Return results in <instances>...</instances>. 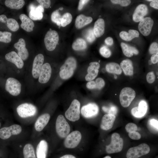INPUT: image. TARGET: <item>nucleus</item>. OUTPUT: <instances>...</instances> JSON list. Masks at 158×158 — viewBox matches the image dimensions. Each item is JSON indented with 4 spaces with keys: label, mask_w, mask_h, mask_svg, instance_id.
<instances>
[{
    "label": "nucleus",
    "mask_w": 158,
    "mask_h": 158,
    "mask_svg": "<svg viewBox=\"0 0 158 158\" xmlns=\"http://www.w3.org/2000/svg\"><path fill=\"white\" fill-rule=\"evenodd\" d=\"M76 66L75 59L72 57L68 58L60 68V77L65 80L70 78L73 75Z\"/></svg>",
    "instance_id": "nucleus-1"
},
{
    "label": "nucleus",
    "mask_w": 158,
    "mask_h": 158,
    "mask_svg": "<svg viewBox=\"0 0 158 158\" xmlns=\"http://www.w3.org/2000/svg\"><path fill=\"white\" fill-rule=\"evenodd\" d=\"M150 151L149 146L142 143L136 147L129 148L126 152V158H140L148 154Z\"/></svg>",
    "instance_id": "nucleus-2"
},
{
    "label": "nucleus",
    "mask_w": 158,
    "mask_h": 158,
    "mask_svg": "<svg viewBox=\"0 0 158 158\" xmlns=\"http://www.w3.org/2000/svg\"><path fill=\"white\" fill-rule=\"evenodd\" d=\"M123 145L122 138L118 133H114L112 135L110 143L106 146V152L109 154L119 152L122 151Z\"/></svg>",
    "instance_id": "nucleus-3"
},
{
    "label": "nucleus",
    "mask_w": 158,
    "mask_h": 158,
    "mask_svg": "<svg viewBox=\"0 0 158 158\" xmlns=\"http://www.w3.org/2000/svg\"><path fill=\"white\" fill-rule=\"evenodd\" d=\"M56 132L59 136L64 138L69 134L70 126L63 116L60 115L58 116L56 122Z\"/></svg>",
    "instance_id": "nucleus-4"
},
{
    "label": "nucleus",
    "mask_w": 158,
    "mask_h": 158,
    "mask_svg": "<svg viewBox=\"0 0 158 158\" xmlns=\"http://www.w3.org/2000/svg\"><path fill=\"white\" fill-rule=\"evenodd\" d=\"M80 102L76 99L73 100L65 112L66 117L71 121L78 120L80 118Z\"/></svg>",
    "instance_id": "nucleus-5"
},
{
    "label": "nucleus",
    "mask_w": 158,
    "mask_h": 158,
    "mask_svg": "<svg viewBox=\"0 0 158 158\" xmlns=\"http://www.w3.org/2000/svg\"><path fill=\"white\" fill-rule=\"evenodd\" d=\"M59 39L57 32L51 29L46 34L44 38V42L47 49L49 51L54 50L57 44Z\"/></svg>",
    "instance_id": "nucleus-6"
},
{
    "label": "nucleus",
    "mask_w": 158,
    "mask_h": 158,
    "mask_svg": "<svg viewBox=\"0 0 158 158\" xmlns=\"http://www.w3.org/2000/svg\"><path fill=\"white\" fill-rule=\"evenodd\" d=\"M135 92L131 88L125 87L121 90L119 99L121 105L124 107H128L134 99Z\"/></svg>",
    "instance_id": "nucleus-7"
},
{
    "label": "nucleus",
    "mask_w": 158,
    "mask_h": 158,
    "mask_svg": "<svg viewBox=\"0 0 158 158\" xmlns=\"http://www.w3.org/2000/svg\"><path fill=\"white\" fill-rule=\"evenodd\" d=\"M21 85L16 78L10 77L6 80L5 88L6 91L12 96L18 95L21 91Z\"/></svg>",
    "instance_id": "nucleus-8"
},
{
    "label": "nucleus",
    "mask_w": 158,
    "mask_h": 158,
    "mask_svg": "<svg viewBox=\"0 0 158 158\" xmlns=\"http://www.w3.org/2000/svg\"><path fill=\"white\" fill-rule=\"evenodd\" d=\"M81 138V134L79 131H73L66 136L64 142V146L67 148H74L79 144Z\"/></svg>",
    "instance_id": "nucleus-9"
},
{
    "label": "nucleus",
    "mask_w": 158,
    "mask_h": 158,
    "mask_svg": "<svg viewBox=\"0 0 158 158\" xmlns=\"http://www.w3.org/2000/svg\"><path fill=\"white\" fill-rule=\"evenodd\" d=\"M16 111L20 116L24 118L34 116L36 113L37 109L32 104L24 103L19 105Z\"/></svg>",
    "instance_id": "nucleus-10"
},
{
    "label": "nucleus",
    "mask_w": 158,
    "mask_h": 158,
    "mask_svg": "<svg viewBox=\"0 0 158 158\" xmlns=\"http://www.w3.org/2000/svg\"><path fill=\"white\" fill-rule=\"evenodd\" d=\"M22 130L21 127L18 124L4 127L0 129V138L3 140L7 139L12 135L19 134Z\"/></svg>",
    "instance_id": "nucleus-11"
},
{
    "label": "nucleus",
    "mask_w": 158,
    "mask_h": 158,
    "mask_svg": "<svg viewBox=\"0 0 158 158\" xmlns=\"http://www.w3.org/2000/svg\"><path fill=\"white\" fill-rule=\"evenodd\" d=\"M153 24L154 21L150 17H146L140 21L138 29L144 36H148L151 32Z\"/></svg>",
    "instance_id": "nucleus-12"
},
{
    "label": "nucleus",
    "mask_w": 158,
    "mask_h": 158,
    "mask_svg": "<svg viewBox=\"0 0 158 158\" xmlns=\"http://www.w3.org/2000/svg\"><path fill=\"white\" fill-rule=\"evenodd\" d=\"M99 111L98 107L96 104L90 103L82 107L81 113L84 117L90 118L96 116Z\"/></svg>",
    "instance_id": "nucleus-13"
},
{
    "label": "nucleus",
    "mask_w": 158,
    "mask_h": 158,
    "mask_svg": "<svg viewBox=\"0 0 158 158\" xmlns=\"http://www.w3.org/2000/svg\"><path fill=\"white\" fill-rule=\"evenodd\" d=\"M44 59L43 55L39 54L35 56L34 59L32 73L33 77L35 79L39 78L41 68L43 65Z\"/></svg>",
    "instance_id": "nucleus-14"
},
{
    "label": "nucleus",
    "mask_w": 158,
    "mask_h": 158,
    "mask_svg": "<svg viewBox=\"0 0 158 158\" xmlns=\"http://www.w3.org/2000/svg\"><path fill=\"white\" fill-rule=\"evenodd\" d=\"M51 73V68L48 63L43 64L40 73L38 81L41 83H45L49 80Z\"/></svg>",
    "instance_id": "nucleus-15"
},
{
    "label": "nucleus",
    "mask_w": 158,
    "mask_h": 158,
    "mask_svg": "<svg viewBox=\"0 0 158 158\" xmlns=\"http://www.w3.org/2000/svg\"><path fill=\"white\" fill-rule=\"evenodd\" d=\"M14 47L17 49V54L23 61L25 60L28 58L29 52L26 47L25 42L23 39H19L18 42L14 44Z\"/></svg>",
    "instance_id": "nucleus-16"
},
{
    "label": "nucleus",
    "mask_w": 158,
    "mask_h": 158,
    "mask_svg": "<svg viewBox=\"0 0 158 158\" xmlns=\"http://www.w3.org/2000/svg\"><path fill=\"white\" fill-rule=\"evenodd\" d=\"M30 11L29 16L30 18L32 20H41L43 17V13L44 12V8L40 5L36 6L31 4L29 6Z\"/></svg>",
    "instance_id": "nucleus-17"
},
{
    "label": "nucleus",
    "mask_w": 158,
    "mask_h": 158,
    "mask_svg": "<svg viewBox=\"0 0 158 158\" xmlns=\"http://www.w3.org/2000/svg\"><path fill=\"white\" fill-rule=\"evenodd\" d=\"M148 8L146 5L141 4L137 6L133 16V20L135 22L140 21L147 13Z\"/></svg>",
    "instance_id": "nucleus-18"
},
{
    "label": "nucleus",
    "mask_w": 158,
    "mask_h": 158,
    "mask_svg": "<svg viewBox=\"0 0 158 158\" xmlns=\"http://www.w3.org/2000/svg\"><path fill=\"white\" fill-rule=\"evenodd\" d=\"M7 61L14 64L19 69L23 68L24 63L23 60L15 51H13L7 53L5 56Z\"/></svg>",
    "instance_id": "nucleus-19"
},
{
    "label": "nucleus",
    "mask_w": 158,
    "mask_h": 158,
    "mask_svg": "<svg viewBox=\"0 0 158 158\" xmlns=\"http://www.w3.org/2000/svg\"><path fill=\"white\" fill-rule=\"evenodd\" d=\"M87 69L88 73L86 75L85 79L86 81H90L94 79L97 75L100 67L99 63L97 62H92L90 63Z\"/></svg>",
    "instance_id": "nucleus-20"
},
{
    "label": "nucleus",
    "mask_w": 158,
    "mask_h": 158,
    "mask_svg": "<svg viewBox=\"0 0 158 158\" xmlns=\"http://www.w3.org/2000/svg\"><path fill=\"white\" fill-rule=\"evenodd\" d=\"M147 109V105L146 102L142 100L140 102L138 107L133 108L131 110L132 114L137 118H140L144 116L146 113Z\"/></svg>",
    "instance_id": "nucleus-21"
},
{
    "label": "nucleus",
    "mask_w": 158,
    "mask_h": 158,
    "mask_svg": "<svg viewBox=\"0 0 158 158\" xmlns=\"http://www.w3.org/2000/svg\"><path fill=\"white\" fill-rule=\"evenodd\" d=\"M116 119L115 115L107 114L104 115L102 117L100 124V127L104 130H108L111 128L113 126Z\"/></svg>",
    "instance_id": "nucleus-22"
},
{
    "label": "nucleus",
    "mask_w": 158,
    "mask_h": 158,
    "mask_svg": "<svg viewBox=\"0 0 158 158\" xmlns=\"http://www.w3.org/2000/svg\"><path fill=\"white\" fill-rule=\"evenodd\" d=\"M22 23L20 25L21 28L27 32L32 31L35 26V24L32 20L26 15L22 14L19 16Z\"/></svg>",
    "instance_id": "nucleus-23"
},
{
    "label": "nucleus",
    "mask_w": 158,
    "mask_h": 158,
    "mask_svg": "<svg viewBox=\"0 0 158 158\" xmlns=\"http://www.w3.org/2000/svg\"><path fill=\"white\" fill-rule=\"evenodd\" d=\"M50 115L48 113H45L40 116L37 119L35 124V128L37 131H42L49 122Z\"/></svg>",
    "instance_id": "nucleus-24"
},
{
    "label": "nucleus",
    "mask_w": 158,
    "mask_h": 158,
    "mask_svg": "<svg viewBox=\"0 0 158 158\" xmlns=\"http://www.w3.org/2000/svg\"><path fill=\"white\" fill-rule=\"evenodd\" d=\"M48 149L47 142L42 140L38 144L36 148L37 158H46Z\"/></svg>",
    "instance_id": "nucleus-25"
},
{
    "label": "nucleus",
    "mask_w": 158,
    "mask_h": 158,
    "mask_svg": "<svg viewBox=\"0 0 158 158\" xmlns=\"http://www.w3.org/2000/svg\"><path fill=\"white\" fill-rule=\"evenodd\" d=\"M93 30L97 37H99L103 35L105 31V22L103 19L99 18L97 20L95 23Z\"/></svg>",
    "instance_id": "nucleus-26"
},
{
    "label": "nucleus",
    "mask_w": 158,
    "mask_h": 158,
    "mask_svg": "<svg viewBox=\"0 0 158 158\" xmlns=\"http://www.w3.org/2000/svg\"><path fill=\"white\" fill-rule=\"evenodd\" d=\"M92 21L91 17L86 16L83 14H80L76 18L75 25L76 28L80 29L90 23Z\"/></svg>",
    "instance_id": "nucleus-27"
},
{
    "label": "nucleus",
    "mask_w": 158,
    "mask_h": 158,
    "mask_svg": "<svg viewBox=\"0 0 158 158\" xmlns=\"http://www.w3.org/2000/svg\"><path fill=\"white\" fill-rule=\"evenodd\" d=\"M120 66L126 75H133V66L132 63L130 60L127 59L122 61L120 63Z\"/></svg>",
    "instance_id": "nucleus-28"
},
{
    "label": "nucleus",
    "mask_w": 158,
    "mask_h": 158,
    "mask_svg": "<svg viewBox=\"0 0 158 158\" xmlns=\"http://www.w3.org/2000/svg\"><path fill=\"white\" fill-rule=\"evenodd\" d=\"M139 33L134 30H129L128 33L125 31H122L119 33L120 37L123 40L126 41H130L134 38L139 37Z\"/></svg>",
    "instance_id": "nucleus-29"
},
{
    "label": "nucleus",
    "mask_w": 158,
    "mask_h": 158,
    "mask_svg": "<svg viewBox=\"0 0 158 158\" xmlns=\"http://www.w3.org/2000/svg\"><path fill=\"white\" fill-rule=\"evenodd\" d=\"M25 4V2L23 0H6L5 1V6L12 9H20Z\"/></svg>",
    "instance_id": "nucleus-30"
},
{
    "label": "nucleus",
    "mask_w": 158,
    "mask_h": 158,
    "mask_svg": "<svg viewBox=\"0 0 158 158\" xmlns=\"http://www.w3.org/2000/svg\"><path fill=\"white\" fill-rule=\"evenodd\" d=\"M107 71L109 73L120 75L122 73V70L119 65L116 63L111 62L107 64L106 66Z\"/></svg>",
    "instance_id": "nucleus-31"
},
{
    "label": "nucleus",
    "mask_w": 158,
    "mask_h": 158,
    "mask_svg": "<svg viewBox=\"0 0 158 158\" xmlns=\"http://www.w3.org/2000/svg\"><path fill=\"white\" fill-rule=\"evenodd\" d=\"M23 152L24 158H36L34 147L30 144L25 145Z\"/></svg>",
    "instance_id": "nucleus-32"
},
{
    "label": "nucleus",
    "mask_w": 158,
    "mask_h": 158,
    "mask_svg": "<svg viewBox=\"0 0 158 158\" xmlns=\"http://www.w3.org/2000/svg\"><path fill=\"white\" fill-rule=\"evenodd\" d=\"M87 47L86 42L84 39L81 38H78L76 39L72 45L73 49L76 51L84 49Z\"/></svg>",
    "instance_id": "nucleus-33"
},
{
    "label": "nucleus",
    "mask_w": 158,
    "mask_h": 158,
    "mask_svg": "<svg viewBox=\"0 0 158 158\" xmlns=\"http://www.w3.org/2000/svg\"><path fill=\"white\" fill-rule=\"evenodd\" d=\"M6 23L7 27L11 31L15 32L19 29V26L18 23L13 18H8Z\"/></svg>",
    "instance_id": "nucleus-34"
},
{
    "label": "nucleus",
    "mask_w": 158,
    "mask_h": 158,
    "mask_svg": "<svg viewBox=\"0 0 158 158\" xmlns=\"http://www.w3.org/2000/svg\"><path fill=\"white\" fill-rule=\"evenodd\" d=\"M72 20V16L71 14L69 13H64L62 16L60 24L63 27L66 26L71 22Z\"/></svg>",
    "instance_id": "nucleus-35"
},
{
    "label": "nucleus",
    "mask_w": 158,
    "mask_h": 158,
    "mask_svg": "<svg viewBox=\"0 0 158 158\" xmlns=\"http://www.w3.org/2000/svg\"><path fill=\"white\" fill-rule=\"evenodd\" d=\"M11 32L7 31H0V42L5 43H9L11 40Z\"/></svg>",
    "instance_id": "nucleus-36"
},
{
    "label": "nucleus",
    "mask_w": 158,
    "mask_h": 158,
    "mask_svg": "<svg viewBox=\"0 0 158 158\" xmlns=\"http://www.w3.org/2000/svg\"><path fill=\"white\" fill-rule=\"evenodd\" d=\"M84 37L86 40L90 43L93 42L96 39L93 30L92 28H90L86 30L84 33Z\"/></svg>",
    "instance_id": "nucleus-37"
},
{
    "label": "nucleus",
    "mask_w": 158,
    "mask_h": 158,
    "mask_svg": "<svg viewBox=\"0 0 158 158\" xmlns=\"http://www.w3.org/2000/svg\"><path fill=\"white\" fill-rule=\"evenodd\" d=\"M62 16L59 13L58 10L54 11L52 13L51 16V20L54 23H56L57 25H61L60 22Z\"/></svg>",
    "instance_id": "nucleus-38"
},
{
    "label": "nucleus",
    "mask_w": 158,
    "mask_h": 158,
    "mask_svg": "<svg viewBox=\"0 0 158 158\" xmlns=\"http://www.w3.org/2000/svg\"><path fill=\"white\" fill-rule=\"evenodd\" d=\"M121 45L123 53L126 56L130 57L133 55V53L130 50V46L123 42L121 43Z\"/></svg>",
    "instance_id": "nucleus-39"
},
{
    "label": "nucleus",
    "mask_w": 158,
    "mask_h": 158,
    "mask_svg": "<svg viewBox=\"0 0 158 158\" xmlns=\"http://www.w3.org/2000/svg\"><path fill=\"white\" fill-rule=\"evenodd\" d=\"M99 52L102 56L105 58L109 57L111 54L110 50L105 46H103L100 49Z\"/></svg>",
    "instance_id": "nucleus-40"
},
{
    "label": "nucleus",
    "mask_w": 158,
    "mask_h": 158,
    "mask_svg": "<svg viewBox=\"0 0 158 158\" xmlns=\"http://www.w3.org/2000/svg\"><path fill=\"white\" fill-rule=\"evenodd\" d=\"M111 1L114 4H120L122 6H126L131 3L129 0H111Z\"/></svg>",
    "instance_id": "nucleus-41"
},
{
    "label": "nucleus",
    "mask_w": 158,
    "mask_h": 158,
    "mask_svg": "<svg viewBox=\"0 0 158 158\" xmlns=\"http://www.w3.org/2000/svg\"><path fill=\"white\" fill-rule=\"evenodd\" d=\"M125 128L126 131L130 133L133 131H136L137 130L138 127L137 125L133 123H129L126 126Z\"/></svg>",
    "instance_id": "nucleus-42"
},
{
    "label": "nucleus",
    "mask_w": 158,
    "mask_h": 158,
    "mask_svg": "<svg viewBox=\"0 0 158 158\" xmlns=\"http://www.w3.org/2000/svg\"><path fill=\"white\" fill-rule=\"evenodd\" d=\"M151 54H156L158 51V44L156 42H154L151 44L149 49Z\"/></svg>",
    "instance_id": "nucleus-43"
},
{
    "label": "nucleus",
    "mask_w": 158,
    "mask_h": 158,
    "mask_svg": "<svg viewBox=\"0 0 158 158\" xmlns=\"http://www.w3.org/2000/svg\"><path fill=\"white\" fill-rule=\"evenodd\" d=\"M96 88L101 89L103 88L105 85V82L104 80L100 78H97L95 82Z\"/></svg>",
    "instance_id": "nucleus-44"
},
{
    "label": "nucleus",
    "mask_w": 158,
    "mask_h": 158,
    "mask_svg": "<svg viewBox=\"0 0 158 158\" xmlns=\"http://www.w3.org/2000/svg\"><path fill=\"white\" fill-rule=\"evenodd\" d=\"M128 135L131 139L135 140H139L141 137V135L136 131L129 133Z\"/></svg>",
    "instance_id": "nucleus-45"
},
{
    "label": "nucleus",
    "mask_w": 158,
    "mask_h": 158,
    "mask_svg": "<svg viewBox=\"0 0 158 158\" xmlns=\"http://www.w3.org/2000/svg\"><path fill=\"white\" fill-rule=\"evenodd\" d=\"M37 1L44 8H48L51 5V1L49 0H37Z\"/></svg>",
    "instance_id": "nucleus-46"
},
{
    "label": "nucleus",
    "mask_w": 158,
    "mask_h": 158,
    "mask_svg": "<svg viewBox=\"0 0 158 158\" xmlns=\"http://www.w3.org/2000/svg\"><path fill=\"white\" fill-rule=\"evenodd\" d=\"M146 79L149 83H153L155 80V76L154 73L152 72H149L147 75Z\"/></svg>",
    "instance_id": "nucleus-47"
},
{
    "label": "nucleus",
    "mask_w": 158,
    "mask_h": 158,
    "mask_svg": "<svg viewBox=\"0 0 158 158\" xmlns=\"http://www.w3.org/2000/svg\"><path fill=\"white\" fill-rule=\"evenodd\" d=\"M149 124L150 126L154 129L158 131V121L154 119H152L150 120Z\"/></svg>",
    "instance_id": "nucleus-48"
},
{
    "label": "nucleus",
    "mask_w": 158,
    "mask_h": 158,
    "mask_svg": "<svg viewBox=\"0 0 158 158\" xmlns=\"http://www.w3.org/2000/svg\"><path fill=\"white\" fill-rule=\"evenodd\" d=\"M108 114H113L115 115L117 112V107L114 106L112 105L110 107H108Z\"/></svg>",
    "instance_id": "nucleus-49"
},
{
    "label": "nucleus",
    "mask_w": 158,
    "mask_h": 158,
    "mask_svg": "<svg viewBox=\"0 0 158 158\" xmlns=\"http://www.w3.org/2000/svg\"><path fill=\"white\" fill-rule=\"evenodd\" d=\"M87 87L89 89L96 88V83L94 81H90L88 82L86 84Z\"/></svg>",
    "instance_id": "nucleus-50"
},
{
    "label": "nucleus",
    "mask_w": 158,
    "mask_h": 158,
    "mask_svg": "<svg viewBox=\"0 0 158 158\" xmlns=\"http://www.w3.org/2000/svg\"><path fill=\"white\" fill-rule=\"evenodd\" d=\"M89 0H80L79 1L78 6V9L79 10H81L84 6L87 3Z\"/></svg>",
    "instance_id": "nucleus-51"
},
{
    "label": "nucleus",
    "mask_w": 158,
    "mask_h": 158,
    "mask_svg": "<svg viewBox=\"0 0 158 158\" xmlns=\"http://www.w3.org/2000/svg\"><path fill=\"white\" fill-rule=\"evenodd\" d=\"M158 53L156 54L153 55L151 57V60L152 63L155 64L157 63L158 61Z\"/></svg>",
    "instance_id": "nucleus-52"
},
{
    "label": "nucleus",
    "mask_w": 158,
    "mask_h": 158,
    "mask_svg": "<svg viewBox=\"0 0 158 158\" xmlns=\"http://www.w3.org/2000/svg\"><path fill=\"white\" fill-rule=\"evenodd\" d=\"M150 6L154 8L158 9V0H153L150 3Z\"/></svg>",
    "instance_id": "nucleus-53"
},
{
    "label": "nucleus",
    "mask_w": 158,
    "mask_h": 158,
    "mask_svg": "<svg viewBox=\"0 0 158 158\" xmlns=\"http://www.w3.org/2000/svg\"><path fill=\"white\" fill-rule=\"evenodd\" d=\"M105 42L107 45L111 46L113 44V39L111 37H108L105 40Z\"/></svg>",
    "instance_id": "nucleus-54"
},
{
    "label": "nucleus",
    "mask_w": 158,
    "mask_h": 158,
    "mask_svg": "<svg viewBox=\"0 0 158 158\" xmlns=\"http://www.w3.org/2000/svg\"><path fill=\"white\" fill-rule=\"evenodd\" d=\"M8 18L4 14L0 15V22L4 23H6Z\"/></svg>",
    "instance_id": "nucleus-55"
},
{
    "label": "nucleus",
    "mask_w": 158,
    "mask_h": 158,
    "mask_svg": "<svg viewBox=\"0 0 158 158\" xmlns=\"http://www.w3.org/2000/svg\"><path fill=\"white\" fill-rule=\"evenodd\" d=\"M130 48L133 53L135 54H138L139 52L138 50L135 47L130 46Z\"/></svg>",
    "instance_id": "nucleus-56"
},
{
    "label": "nucleus",
    "mask_w": 158,
    "mask_h": 158,
    "mask_svg": "<svg viewBox=\"0 0 158 158\" xmlns=\"http://www.w3.org/2000/svg\"><path fill=\"white\" fill-rule=\"evenodd\" d=\"M60 158H76L74 156L71 154L65 155Z\"/></svg>",
    "instance_id": "nucleus-57"
},
{
    "label": "nucleus",
    "mask_w": 158,
    "mask_h": 158,
    "mask_svg": "<svg viewBox=\"0 0 158 158\" xmlns=\"http://www.w3.org/2000/svg\"><path fill=\"white\" fill-rule=\"evenodd\" d=\"M103 158H111V157L109 156H107L104 157Z\"/></svg>",
    "instance_id": "nucleus-58"
},
{
    "label": "nucleus",
    "mask_w": 158,
    "mask_h": 158,
    "mask_svg": "<svg viewBox=\"0 0 158 158\" xmlns=\"http://www.w3.org/2000/svg\"><path fill=\"white\" fill-rule=\"evenodd\" d=\"M152 63L151 61V60H149V65H151Z\"/></svg>",
    "instance_id": "nucleus-59"
},
{
    "label": "nucleus",
    "mask_w": 158,
    "mask_h": 158,
    "mask_svg": "<svg viewBox=\"0 0 158 158\" xmlns=\"http://www.w3.org/2000/svg\"><path fill=\"white\" fill-rule=\"evenodd\" d=\"M63 9V7H60L59 8V9L60 10H62Z\"/></svg>",
    "instance_id": "nucleus-60"
},
{
    "label": "nucleus",
    "mask_w": 158,
    "mask_h": 158,
    "mask_svg": "<svg viewBox=\"0 0 158 158\" xmlns=\"http://www.w3.org/2000/svg\"><path fill=\"white\" fill-rule=\"evenodd\" d=\"M147 1H152L153 0H147Z\"/></svg>",
    "instance_id": "nucleus-61"
},
{
    "label": "nucleus",
    "mask_w": 158,
    "mask_h": 158,
    "mask_svg": "<svg viewBox=\"0 0 158 158\" xmlns=\"http://www.w3.org/2000/svg\"><path fill=\"white\" fill-rule=\"evenodd\" d=\"M114 78H117V77L116 76H114Z\"/></svg>",
    "instance_id": "nucleus-62"
},
{
    "label": "nucleus",
    "mask_w": 158,
    "mask_h": 158,
    "mask_svg": "<svg viewBox=\"0 0 158 158\" xmlns=\"http://www.w3.org/2000/svg\"><path fill=\"white\" fill-rule=\"evenodd\" d=\"M1 123H0V127H1Z\"/></svg>",
    "instance_id": "nucleus-63"
}]
</instances>
